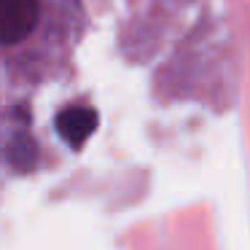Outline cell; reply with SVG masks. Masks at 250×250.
Listing matches in <instances>:
<instances>
[{
    "label": "cell",
    "instance_id": "obj_1",
    "mask_svg": "<svg viewBox=\"0 0 250 250\" xmlns=\"http://www.w3.org/2000/svg\"><path fill=\"white\" fill-rule=\"evenodd\" d=\"M38 22V0H0V35L3 43L27 38Z\"/></svg>",
    "mask_w": 250,
    "mask_h": 250
},
{
    "label": "cell",
    "instance_id": "obj_3",
    "mask_svg": "<svg viewBox=\"0 0 250 250\" xmlns=\"http://www.w3.org/2000/svg\"><path fill=\"white\" fill-rule=\"evenodd\" d=\"M8 162L17 172H30L38 164V148L27 132H14L11 143H8Z\"/></svg>",
    "mask_w": 250,
    "mask_h": 250
},
{
    "label": "cell",
    "instance_id": "obj_2",
    "mask_svg": "<svg viewBox=\"0 0 250 250\" xmlns=\"http://www.w3.org/2000/svg\"><path fill=\"white\" fill-rule=\"evenodd\" d=\"M100 116L94 108H67L57 116V132L70 148H81L97 129Z\"/></svg>",
    "mask_w": 250,
    "mask_h": 250
}]
</instances>
